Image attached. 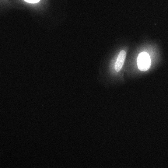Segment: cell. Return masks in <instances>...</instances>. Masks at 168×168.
<instances>
[{
  "instance_id": "1",
  "label": "cell",
  "mask_w": 168,
  "mask_h": 168,
  "mask_svg": "<svg viewBox=\"0 0 168 168\" xmlns=\"http://www.w3.org/2000/svg\"><path fill=\"white\" fill-rule=\"evenodd\" d=\"M137 64L140 71H145L148 70L151 65V59L149 54L145 52L140 53L138 57Z\"/></svg>"
},
{
  "instance_id": "2",
  "label": "cell",
  "mask_w": 168,
  "mask_h": 168,
  "mask_svg": "<svg viewBox=\"0 0 168 168\" xmlns=\"http://www.w3.org/2000/svg\"><path fill=\"white\" fill-rule=\"evenodd\" d=\"M126 57V53L124 50L121 51L119 53L115 63V70L119 71L123 67Z\"/></svg>"
},
{
  "instance_id": "3",
  "label": "cell",
  "mask_w": 168,
  "mask_h": 168,
  "mask_svg": "<svg viewBox=\"0 0 168 168\" xmlns=\"http://www.w3.org/2000/svg\"><path fill=\"white\" fill-rule=\"evenodd\" d=\"M25 1L30 3H35L39 2L40 0H24Z\"/></svg>"
}]
</instances>
